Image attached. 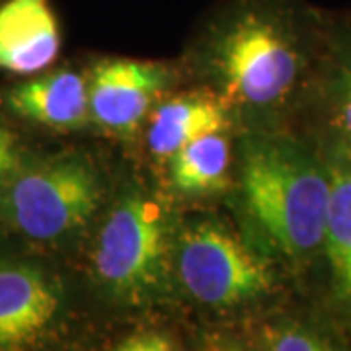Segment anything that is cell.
<instances>
[{"mask_svg":"<svg viewBox=\"0 0 351 351\" xmlns=\"http://www.w3.org/2000/svg\"><path fill=\"white\" fill-rule=\"evenodd\" d=\"M328 18L304 0H234L209 38L221 98L265 119L313 100L324 64Z\"/></svg>","mask_w":351,"mask_h":351,"instance_id":"obj_1","label":"cell"},{"mask_svg":"<svg viewBox=\"0 0 351 351\" xmlns=\"http://www.w3.org/2000/svg\"><path fill=\"white\" fill-rule=\"evenodd\" d=\"M240 189L263 250L295 269L322 262L330 170L316 143L279 129L246 135Z\"/></svg>","mask_w":351,"mask_h":351,"instance_id":"obj_2","label":"cell"},{"mask_svg":"<svg viewBox=\"0 0 351 351\" xmlns=\"http://www.w3.org/2000/svg\"><path fill=\"white\" fill-rule=\"evenodd\" d=\"M176 232L164 201L127 186L113 201L92 250V274L113 301L149 304L162 299L174 274Z\"/></svg>","mask_w":351,"mask_h":351,"instance_id":"obj_3","label":"cell"},{"mask_svg":"<svg viewBox=\"0 0 351 351\" xmlns=\"http://www.w3.org/2000/svg\"><path fill=\"white\" fill-rule=\"evenodd\" d=\"M101 199V174L88 154H27L0 199V219L22 239L59 244L86 226Z\"/></svg>","mask_w":351,"mask_h":351,"instance_id":"obj_4","label":"cell"},{"mask_svg":"<svg viewBox=\"0 0 351 351\" xmlns=\"http://www.w3.org/2000/svg\"><path fill=\"white\" fill-rule=\"evenodd\" d=\"M277 258L254 248L213 219L193 221L178 232L174 271L199 304L232 308L269 297L277 289Z\"/></svg>","mask_w":351,"mask_h":351,"instance_id":"obj_5","label":"cell"},{"mask_svg":"<svg viewBox=\"0 0 351 351\" xmlns=\"http://www.w3.org/2000/svg\"><path fill=\"white\" fill-rule=\"evenodd\" d=\"M64 313L59 277L27 260H0V351L39 348Z\"/></svg>","mask_w":351,"mask_h":351,"instance_id":"obj_6","label":"cell"},{"mask_svg":"<svg viewBox=\"0 0 351 351\" xmlns=\"http://www.w3.org/2000/svg\"><path fill=\"white\" fill-rule=\"evenodd\" d=\"M168 84L170 73L160 64L135 59L100 61L88 80L90 117L106 131L129 135Z\"/></svg>","mask_w":351,"mask_h":351,"instance_id":"obj_7","label":"cell"},{"mask_svg":"<svg viewBox=\"0 0 351 351\" xmlns=\"http://www.w3.org/2000/svg\"><path fill=\"white\" fill-rule=\"evenodd\" d=\"M330 170V207L322 246L328 299L336 320L351 330V151L318 145Z\"/></svg>","mask_w":351,"mask_h":351,"instance_id":"obj_8","label":"cell"},{"mask_svg":"<svg viewBox=\"0 0 351 351\" xmlns=\"http://www.w3.org/2000/svg\"><path fill=\"white\" fill-rule=\"evenodd\" d=\"M61 34L49 0H6L0 4V69L38 75L59 55Z\"/></svg>","mask_w":351,"mask_h":351,"instance_id":"obj_9","label":"cell"},{"mask_svg":"<svg viewBox=\"0 0 351 351\" xmlns=\"http://www.w3.org/2000/svg\"><path fill=\"white\" fill-rule=\"evenodd\" d=\"M6 110L34 125L73 131L90 117L88 80L75 71H57L8 88Z\"/></svg>","mask_w":351,"mask_h":351,"instance_id":"obj_10","label":"cell"},{"mask_svg":"<svg viewBox=\"0 0 351 351\" xmlns=\"http://www.w3.org/2000/svg\"><path fill=\"white\" fill-rule=\"evenodd\" d=\"M308 108L320 121L314 143L351 151V18L343 24L328 20L324 64Z\"/></svg>","mask_w":351,"mask_h":351,"instance_id":"obj_11","label":"cell"},{"mask_svg":"<svg viewBox=\"0 0 351 351\" xmlns=\"http://www.w3.org/2000/svg\"><path fill=\"white\" fill-rule=\"evenodd\" d=\"M225 127H228V110L223 98L201 94L180 96L154 110L147 141L156 158L168 160L191 141L225 131Z\"/></svg>","mask_w":351,"mask_h":351,"instance_id":"obj_12","label":"cell"},{"mask_svg":"<svg viewBox=\"0 0 351 351\" xmlns=\"http://www.w3.org/2000/svg\"><path fill=\"white\" fill-rule=\"evenodd\" d=\"M170 182L180 193L205 195L223 189L230 166V143L223 131L207 133L176 151L170 158Z\"/></svg>","mask_w":351,"mask_h":351,"instance_id":"obj_13","label":"cell"},{"mask_svg":"<svg viewBox=\"0 0 351 351\" xmlns=\"http://www.w3.org/2000/svg\"><path fill=\"white\" fill-rule=\"evenodd\" d=\"M346 328L338 320L289 316L271 322L262 330L260 348L274 351H334L348 350Z\"/></svg>","mask_w":351,"mask_h":351,"instance_id":"obj_14","label":"cell"},{"mask_svg":"<svg viewBox=\"0 0 351 351\" xmlns=\"http://www.w3.org/2000/svg\"><path fill=\"white\" fill-rule=\"evenodd\" d=\"M27 152L16 131L0 119V199L4 197L16 172L25 160Z\"/></svg>","mask_w":351,"mask_h":351,"instance_id":"obj_15","label":"cell"},{"mask_svg":"<svg viewBox=\"0 0 351 351\" xmlns=\"http://www.w3.org/2000/svg\"><path fill=\"white\" fill-rule=\"evenodd\" d=\"M117 350L121 351H170L176 350V341L168 334L156 330H143L137 334H131L117 343Z\"/></svg>","mask_w":351,"mask_h":351,"instance_id":"obj_16","label":"cell"}]
</instances>
